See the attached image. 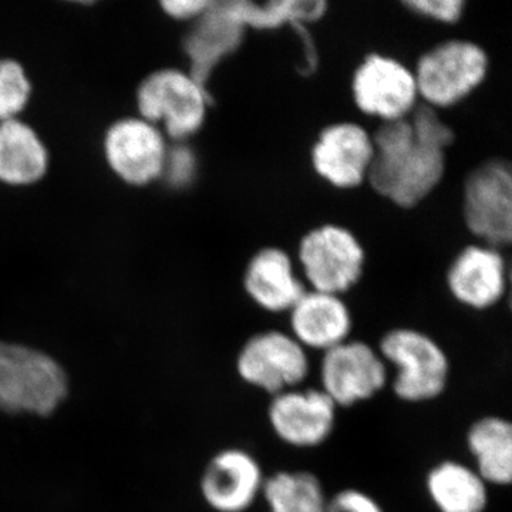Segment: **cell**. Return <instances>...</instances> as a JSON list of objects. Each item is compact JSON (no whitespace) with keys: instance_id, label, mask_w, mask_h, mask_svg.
Listing matches in <instances>:
<instances>
[{"instance_id":"cell-1","label":"cell","mask_w":512,"mask_h":512,"mask_svg":"<svg viewBox=\"0 0 512 512\" xmlns=\"http://www.w3.org/2000/svg\"><path fill=\"white\" fill-rule=\"evenodd\" d=\"M372 136L375 154L367 183L377 194L412 208L439 187L454 141L439 111L420 104L406 119L380 124Z\"/></svg>"},{"instance_id":"cell-2","label":"cell","mask_w":512,"mask_h":512,"mask_svg":"<svg viewBox=\"0 0 512 512\" xmlns=\"http://www.w3.org/2000/svg\"><path fill=\"white\" fill-rule=\"evenodd\" d=\"M69 393V373L52 353L0 339V416L49 419Z\"/></svg>"},{"instance_id":"cell-3","label":"cell","mask_w":512,"mask_h":512,"mask_svg":"<svg viewBox=\"0 0 512 512\" xmlns=\"http://www.w3.org/2000/svg\"><path fill=\"white\" fill-rule=\"evenodd\" d=\"M392 367V392L404 403L433 402L446 392L451 363L446 350L429 333L414 328L387 330L376 346Z\"/></svg>"},{"instance_id":"cell-4","label":"cell","mask_w":512,"mask_h":512,"mask_svg":"<svg viewBox=\"0 0 512 512\" xmlns=\"http://www.w3.org/2000/svg\"><path fill=\"white\" fill-rule=\"evenodd\" d=\"M490 60L483 47L464 39L431 47L413 69L420 103L440 111L454 107L484 83Z\"/></svg>"},{"instance_id":"cell-5","label":"cell","mask_w":512,"mask_h":512,"mask_svg":"<svg viewBox=\"0 0 512 512\" xmlns=\"http://www.w3.org/2000/svg\"><path fill=\"white\" fill-rule=\"evenodd\" d=\"M210 96L207 87L190 72L163 69L151 73L137 90L141 119L163 123L175 143L194 136L207 119Z\"/></svg>"},{"instance_id":"cell-6","label":"cell","mask_w":512,"mask_h":512,"mask_svg":"<svg viewBox=\"0 0 512 512\" xmlns=\"http://www.w3.org/2000/svg\"><path fill=\"white\" fill-rule=\"evenodd\" d=\"M365 262V248L359 239L340 225H320L299 242V271L312 291L345 295L359 284Z\"/></svg>"},{"instance_id":"cell-7","label":"cell","mask_w":512,"mask_h":512,"mask_svg":"<svg viewBox=\"0 0 512 512\" xmlns=\"http://www.w3.org/2000/svg\"><path fill=\"white\" fill-rule=\"evenodd\" d=\"M309 355L288 330H262L239 348L235 370L242 382L274 397L305 386L312 369Z\"/></svg>"},{"instance_id":"cell-8","label":"cell","mask_w":512,"mask_h":512,"mask_svg":"<svg viewBox=\"0 0 512 512\" xmlns=\"http://www.w3.org/2000/svg\"><path fill=\"white\" fill-rule=\"evenodd\" d=\"M319 383V389L338 409H349L375 399L386 389L389 367L376 346L352 338L322 353Z\"/></svg>"},{"instance_id":"cell-9","label":"cell","mask_w":512,"mask_h":512,"mask_svg":"<svg viewBox=\"0 0 512 512\" xmlns=\"http://www.w3.org/2000/svg\"><path fill=\"white\" fill-rule=\"evenodd\" d=\"M463 217L480 244L501 249L512 237V175L503 160L485 161L468 174Z\"/></svg>"},{"instance_id":"cell-10","label":"cell","mask_w":512,"mask_h":512,"mask_svg":"<svg viewBox=\"0 0 512 512\" xmlns=\"http://www.w3.org/2000/svg\"><path fill=\"white\" fill-rule=\"evenodd\" d=\"M352 93L357 109L380 124L406 119L421 104L413 69L382 53L366 56L356 67Z\"/></svg>"},{"instance_id":"cell-11","label":"cell","mask_w":512,"mask_h":512,"mask_svg":"<svg viewBox=\"0 0 512 512\" xmlns=\"http://www.w3.org/2000/svg\"><path fill=\"white\" fill-rule=\"evenodd\" d=\"M339 409L319 387H296L271 397L266 410L272 433L286 446L316 448L332 437Z\"/></svg>"},{"instance_id":"cell-12","label":"cell","mask_w":512,"mask_h":512,"mask_svg":"<svg viewBox=\"0 0 512 512\" xmlns=\"http://www.w3.org/2000/svg\"><path fill=\"white\" fill-rule=\"evenodd\" d=\"M266 474L258 458L244 448L227 447L207 461L200 494L214 512H247L261 500Z\"/></svg>"},{"instance_id":"cell-13","label":"cell","mask_w":512,"mask_h":512,"mask_svg":"<svg viewBox=\"0 0 512 512\" xmlns=\"http://www.w3.org/2000/svg\"><path fill=\"white\" fill-rule=\"evenodd\" d=\"M167 141L156 124L141 117L116 121L104 137V156L121 180L146 185L161 178Z\"/></svg>"},{"instance_id":"cell-14","label":"cell","mask_w":512,"mask_h":512,"mask_svg":"<svg viewBox=\"0 0 512 512\" xmlns=\"http://www.w3.org/2000/svg\"><path fill=\"white\" fill-rule=\"evenodd\" d=\"M373 154L372 134L360 124L342 121L320 131L311 158L322 180L339 190H352L367 183Z\"/></svg>"},{"instance_id":"cell-15","label":"cell","mask_w":512,"mask_h":512,"mask_svg":"<svg viewBox=\"0 0 512 512\" xmlns=\"http://www.w3.org/2000/svg\"><path fill=\"white\" fill-rule=\"evenodd\" d=\"M501 249L485 244L468 245L448 268V292L460 305L488 311L503 301L508 286L507 262Z\"/></svg>"},{"instance_id":"cell-16","label":"cell","mask_w":512,"mask_h":512,"mask_svg":"<svg viewBox=\"0 0 512 512\" xmlns=\"http://www.w3.org/2000/svg\"><path fill=\"white\" fill-rule=\"evenodd\" d=\"M288 316L289 335L309 353L322 355L352 339L353 315L343 296L306 289Z\"/></svg>"},{"instance_id":"cell-17","label":"cell","mask_w":512,"mask_h":512,"mask_svg":"<svg viewBox=\"0 0 512 512\" xmlns=\"http://www.w3.org/2000/svg\"><path fill=\"white\" fill-rule=\"evenodd\" d=\"M244 289L262 311L288 313L308 288L291 255L284 249L268 247L256 252L248 262Z\"/></svg>"},{"instance_id":"cell-18","label":"cell","mask_w":512,"mask_h":512,"mask_svg":"<svg viewBox=\"0 0 512 512\" xmlns=\"http://www.w3.org/2000/svg\"><path fill=\"white\" fill-rule=\"evenodd\" d=\"M245 30L232 12L231 2L212 3L185 39L184 49L190 59L188 72L207 87L215 67L241 46Z\"/></svg>"},{"instance_id":"cell-19","label":"cell","mask_w":512,"mask_h":512,"mask_svg":"<svg viewBox=\"0 0 512 512\" xmlns=\"http://www.w3.org/2000/svg\"><path fill=\"white\" fill-rule=\"evenodd\" d=\"M426 491L439 512H485L490 485L473 466L458 460L434 464L426 476Z\"/></svg>"},{"instance_id":"cell-20","label":"cell","mask_w":512,"mask_h":512,"mask_svg":"<svg viewBox=\"0 0 512 512\" xmlns=\"http://www.w3.org/2000/svg\"><path fill=\"white\" fill-rule=\"evenodd\" d=\"M466 447L473 468L490 487L512 481V426L500 416L480 417L468 427Z\"/></svg>"},{"instance_id":"cell-21","label":"cell","mask_w":512,"mask_h":512,"mask_svg":"<svg viewBox=\"0 0 512 512\" xmlns=\"http://www.w3.org/2000/svg\"><path fill=\"white\" fill-rule=\"evenodd\" d=\"M49 154L39 134L19 119L0 121V181L30 185L42 180Z\"/></svg>"},{"instance_id":"cell-22","label":"cell","mask_w":512,"mask_h":512,"mask_svg":"<svg viewBox=\"0 0 512 512\" xmlns=\"http://www.w3.org/2000/svg\"><path fill=\"white\" fill-rule=\"evenodd\" d=\"M261 500L268 512H326L329 495L311 471L281 470L266 476Z\"/></svg>"},{"instance_id":"cell-23","label":"cell","mask_w":512,"mask_h":512,"mask_svg":"<svg viewBox=\"0 0 512 512\" xmlns=\"http://www.w3.org/2000/svg\"><path fill=\"white\" fill-rule=\"evenodd\" d=\"M232 12L239 22L247 28L276 29L279 26L313 22L325 13V2L308 0H275L259 5L247 0L231 2Z\"/></svg>"},{"instance_id":"cell-24","label":"cell","mask_w":512,"mask_h":512,"mask_svg":"<svg viewBox=\"0 0 512 512\" xmlns=\"http://www.w3.org/2000/svg\"><path fill=\"white\" fill-rule=\"evenodd\" d=\"M30 93L32 86L22 64L0 57V121L18 119Z\"/></svg>"},{"instance_id":"cell-25","label":"cell","mask_w":512,"mask_h":512,"mask_svg":"<svg viewBox=\"0 0 512 512\" xmlns=\"http://www.w3.org/2000/svg\"><path fill=\"white\" fill-rule=\"evenodd\" d=\"M197 171V156L184 141H178L175 146L168 147L161 178H164L171 187L184 188L194 183Z\"/></svg>"},{"instance_id":"cell-26","label":"cell","mask_w":512,"mask_h":512,"mask_svg":"<svg viewBox=\"0 0 512 512\" xmlns=\"http://www.w3.org/2000/svg\"><path fill=\"white\" fill-rule=\"evenodd\" d=\"M404 5L421 18L440 23H457L464 15L463 0H412Z\"/></svg>"},{"instance_id":"cell-27","label":"cell","mask_w":512,"mask_h":512,"mask_svg":"<svg viewBox=\"0 0 512 512\" xmlns=\"http://www.w3.org/2000/svg\"><path fill=\"white\" fill-rule=\"evenodd\" d=\"M326 512H384L373 495L359 488H343L329 495Z\"/></svg>"},{"instance_id":"cell-28","label":"cell","mask_w":512,"mask_h":512,"mask_svg":"<svg viewBox=\"0 0 512 512\" xmlns=\"http://www.w3.org/2000/svg\"><path fill=\"white\" fill-rule=\"evenodd\" d=\"M212 3L211 0H165L161 6L175 19L197 20L211 8Z\"/></svg>"}]
</instances>
